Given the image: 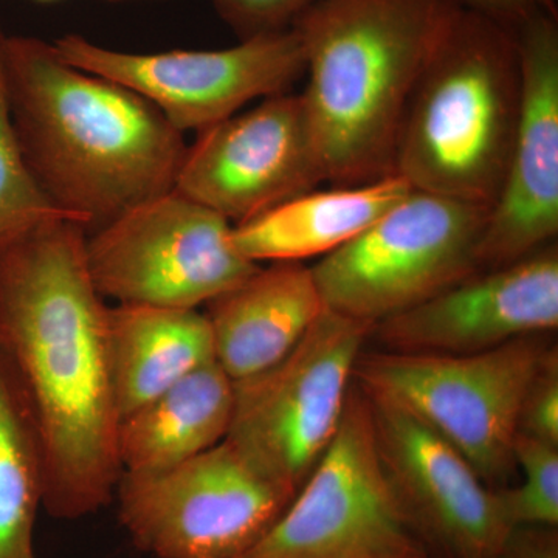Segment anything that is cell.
Here are the masks:
<instances>
[{"label": "cell", "mask_w": 558, "mask_h": 558, "mask_svg": "<svg viewBox=\"0 0 558 558\" xmlns=\"http://www.w3.org/2000/svg\"><path fill=\"white\" fill-rule=\"evenodd\" d=\"M86 236L54 220L0 252V357L38 440L43 509L58 520L109 506L123 475L109 306L87 269Z\"/></svg>", "instance_id": "cell-1"}, {"label": "cell", "mask_w": 558, "mask_h": 558, "mask_svg": "<svg viewBox=\"0 0 558 558\" xmlns=\"http://www.w3.org/2000/svg\"><path fill=\"white\" fill-rule=\"evenodd\" d=\"M11 120L47 197L87 231L174 190L182 132L138 94L70 65L53 44L7 35Z\"/></svg>", "instance_id": "cell-2"}, {"label": "cell", "mask_w": 558, "mask_h": 558, "mask_svg": "<svg viewBox=\"0 0 558 558\" xmlns=\"http://www.w3.org/2000/svg\"><path fill=\"white\" fill-rule=\"evenodd\" d=\"M459 0H319L299 33L301 95L325 182L395 174L411 95Z\"/></svg>", "instance_id": "cell-3"}, {"label": "cell", "mask_w": 558, "mask_h": 558, "mask_svg": "<svg viewBox=\"0 0 558 558\" xmlns=\"http://www.w3.org/2000/svg\"><path fill=\"white\" fill-rule=\"evenodd\" d=\"M519 108L512 31L459 2L411 95L395 174L411 190L492 209L508 168Z\"/></svg>", "instance_id": "cell-4"}, {"label": "cell", "mask_w": 558, "mask_h": 558, "mask_svg": "<svg viewBox=\"0 0 558 558\" xmlns=\"http://www.w3.org/2000/svg\"><path fill=\"white\" fill-rule=\"evenodd\" d=\"M539 336L521 337L478 354L362 352L354 381L422 418L490 486L508 478L515 468L513 444L524 399L556 351L546 348Z\"/></svg>", "instance_id": "cell-5"}, {"label": "cell", "mask_w": 558, "mask_h": 558, "mask_svg": "<svg viewBox=\"0 0 558 558\" xmlns=\"http://www.w3.org/2000/svg\"><path fill=\"white\" fill-rule=\"evenodd\" d=\"M490 209L411 190L373 226L311 267L325 310L376 323L478 271Z\"/></svg>", "instance_id": "cell-6"}, {"label": "cell", "mask_w": 558, "mask_h": 558, "mask_svg": "<svg viewBox=\"0 0 558 558\" xmlns=\"http://www.w3.org/2000/svg\"><path fill=\"white\" fill-rule=\"evenodd\" d=\"M373 326L325 310L284 359L234 381L226 440L292 497L339 432Z\"/></svg>", "instance_id": "cell-7"}, {"label": "cell", "mask_w": 558, "mask_h": 558, "mask_svg": "<svg viewBox=\"0 0 558 558\" xmlns=\"http://www.w3.org/2000/svg\"><path fill=\"white\" fill-rule=\"evenodd\" d=\"M240 558H428L381 462L368 399L355 381L329 449Z\"/></svg>", "instance_id": "cell-8"}, {"label": "cell", "mask_w": 558, "mask_h": 558, "mask_svg": "<svg viewBox=\"0 0 558 558\" xmlns=\"http://www.w3.org/2000/svg\"><path fill=\"white\" fill-rule=\"evenodd\" d=\"M233 223L175 190L87 231L86 263L102 299L199 310L260 264L231 244Z\"/></svg>", "instance_id": "cell-9"}, {"label": "cell", "mask_w": 558, "mask_h": 558, "mask_svg": "<svg viewBox=\"0 0 558 558\" xmlns=\"http://www.w3.org/2000/svg\"><path fill=\"white\" fill-rule=\"evenodd\" d=\"M292 498L226 439L163 472L123 473L113 497L132 542L159 558H240Z\"/></svg>", "instance_id": "cell-10"}, {"label": "cell", "mask_w": 558, "mask_h": 558, "mask_svg": "<svg viewBox=\"0 0 558 558\" xmlns=\"http://www.w3.org/2000/svg\"><path fill=\"white\" fill-rule=\"evenodd\" d=\"M53 49L70 65L128 87L185 134L215 126L250 101L284 94L306 70L295 28L220 50L131 53L64 35Z\"/></svg>", "instance_id": "cell-11"}, {"label": "cell", "mask_w": 558, "mask_h": 558, "mask_svg": "<svg viewBox=\"0 0 558 558\" xmlns=\"http://www.w3.org/2000/svg\"><path fill=\"white\" fill-rule=\"evenodd\" d=\"M325 182L301 95H271L199 132L174 190L244 222Z\"/></svg>", "instance_id": "cell-12"}, {"label": "cell", "mask_w": 558, "mask_h": 558, "mask_svg": "<svg viewBox=\"0 0 558 558\" xmlns=\"http://www.w3.org/2000/svg\"><path fill=\"white\" fill-rule=\"evenodd\" d=\"M362 391L381 462L422 542L451 558H497L515 531L499 492L422 418Z\"/></svg>", "instance_id": "cell-13"}, {"label": "cell", "mask_w": 558, "mask_h": 558, "mask_svg": "<svg viewBox=\"0 0 558 558\" xmlns=\"http://www.w3.org/2000/svg\"><path fill=\"white\" fill-rule=\"evenodd\" d=\"M520 64V108L501 191L478 247V269L506 266L558 233V25L549 13L509 24Z\"/></svg>", "instance_id": "cell-14"}, {"label": "cell", "mask_w": 558, "mask_h": 558, "mask_svg": "<svg viewBox=\"0 0 558 558\" xmlns=\"http://www.w3.org/2000/svg\"><path fill=\"white\" fill-rule=\"evenodd\" d=\"M558 326L556 245L478 270L424 303L381 319L371 330L381 351L465 355L490 351Z\"/></svg>", "instance_id": "cell-15"}, {"label": "cell", "mask_w": 558, "mask_h": 558, "mask_svg": "<svg viewBox=\"0 0 558 558\" xmlns=\"http://www.w3.org/2000/svg\"><path fill=\"white\" fill-rule=\"evenodd\" d=\"M205 306L216 363L233 381L284 359L325 311L312 269L303 263L259 267Z\"/></svg>", "instance_id": "cell-16"}, {"label": "cell", "mask_w": 558, "mask_h": 558, "mask_svg": "<svg viewBox=\"0 0 558 558\" xmlns=\"http://www.w3.org/2000/svg\"><path fill=\"white\" fill-rule=\"evenodd\" d=\"M411 191L398 174L311 190L231 229V244L252 263H303L355 240Z\"/></svg>", "instance_id": "cell-17"}, {"label": "cell", "mask_w": 558, "mask_h": 558, "mask_svg": "<svg viewBox=\"0 0 558 558\" xmlns=\"http://www.w3.org/2000/svg\"><path fill=\"white\" fill-rule=\"evenodd\" d=\"M108 352L120 418L216 362L204 312L145 304L109 306Z\"/></svg>", "instance_id": "cell-18"}, {"label": "cell", "mask_w": 558, "mask_h": 558, "mask_svg": "<svg viewBox=\"0 0 558 558\" xmlns=\"http://www.w3.org/2000/svg\"><path fill=\"white\" fill-rule=\"evenodd\" d=\"M234 381L211 362L120 418L121 472L153 475L218 446L229 433Z\"/></svg>", "instance_id": "cell-19"}, {"label": "cell", "mask_w": 558, "mask_h": 558, "mask_svg": "<svg viewBox=\"0 0 558 558\" xmlns=\"http://www.w3.org/2000/svg\"><path fill=\"white\" fill-rule=\"evenodd\" d=\"M43 506L38 440L0 357V558H36L33 537Z\"/></svg>", "instance_id": "cell-20"}, {"label": "cell", "mask_w": 558, "mask_h": 558, "mask_svg": "<svg viewBox=\"0 0 558 558\" xmlns=\"http://www.w3.org/2000/svg\"><path fill=\"white\" fill-rule=\"evenodd\" d=\"M5 39L0 22V252L46 223L75 222L44 194L22 154L7 95Z\"/></svg>", "instance_id": "cell-21"}, {"label": "cell", "mask_w": 558, "mask_h": 558, "mask_svg": "<svg viewBox=\"0 0 558 558\" xmlns=\"http://www.w3.org/2000/svg\"><path fill=\"white\" fill-rule=\"evenodd\" d=\"M513 461L521 470L519 487L499 490L510 523L519 527L558 524V447L517 435Z\"/></svg>", "instance_id": "cell-22"}, {"label": "cell", "mask_w": 558, "mask_h": 558, "mask_svg": "<svg viewBox=\"0 0 558 558\" xmlns=\"http://www.w3.org/2000/svg\"><path fill=\"white\" fill-rule=\"evenodd\" d=\"M240 40L289 31L319 0H211Z\"/></svg>", "instance_id": "cell-23"}, {"label": "cell", "mask_w": 558, "mask_h": 558, "mask_svg": "<svg viewBox=\"0 0 558 558\" xmlns=\"http://www.w3.org/2000/svg\"><path fill=\"white\" fill-rule=\"evenodd\" d=\"M519 433L558 447V357L549 355L521 409Z\"/></svg>", "instance_id": "cell-24"}, {"label": "cell", "mask_w": 558, "mask_h": 558, "mask_svg": "<svg viewBox=\"0 0 558 558\" xmlns=\"http://www.w3.org/2000/svg\"><path fill=\"white\" fill-rule=\"evenodd\" d=\"M497 558H558L557 535L549 527H519Z\"/></svg>", "instance_id": "cell-25"}, {"label": "cell", "mask_w": 558, "mask_h": 558, "mask_svg": "<svg viewBox=\"0 0 558 558\" xmlns=\"http://www.w3.org/2000/svg\"><path fill=\"white\" fill-rule=\"evenodd\" d=\"M459 2L470 9L483 11L488 16L508 25L537 11L558 16L556 0H459Z\"/></svg>", "instance_id": "cell-26"}, {"label": "cell", "mask_w": 558, "mask_h": 558, "mask_svg": "<svg viewBox=\"0 0 558 558\" xmlns=\"http://www.w3.org/2000/svg\"><path fill=\"white\" fill-rule=\"evenodd\" d=\"M102 2L121 3V2H138V0H102Z\"/></svg>", "instance_id": "cell-27"}, {"label": "cell", "mask_w": 558, "mask_h": 558, "mask_svg": "<svg viewBox=\"0 0 558 558\" xmlns=\"http://www.w3.org/2000/svg\"><path fill=\"white\" fill-rule=\"evenodd\" d=\"M36 2H57V0H36Z\"/></svg>", "instance_id": "cell-28"}]
</instances>
